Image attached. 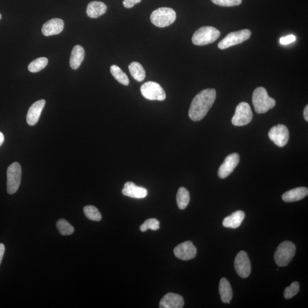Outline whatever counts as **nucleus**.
Returning <instances> with one entry per match:
<instances>
[{
	"label": "nucleus",
	"instance_id": "obj_1",
	"mask_svg": "<svg viewBox=\"0 0 308 308\" xmlns=\"http://www.w3.org/2000/svg\"><path fill=\"white\" fill-rule=\"evenodd\" d=\"M216 96L214 89H205L197 94L192 101L188 113L191 120L197 122L205 118L214 103Z\"/></svg>",
	"mask_w": 308,
	"mask_h": 308
},
{
	"label": "nucleus",
	"instance_id": "obj_2",
	"mask_svg": "<svg viewBox=\"0 0 308 308\" xmlns=\"http://www.w3.org/2000/svg\"><path fill=\"white\" fill-rule=\"evenodd\" d=\"M252 103L257 113H266L276 105V101L268 96L267 90L263 87L256 88L252 95Z\"/></svg>",
	"mask_w": 308,
	"mask_h": 308
},
{
	"label": "nucleus",
	"instance_id": "obj_3",
	"mask_svg": "<svg viewBox=\"0 0 308 308\" xmlns=\"http://www.w3.org/2000/svg\"><path fill=\"white\" fill-rule=\"evenodd\" d=\"M220 32L214 27H204L194 33L192 41L195 45L204 46L214 42L218 39Z\"/></svg>",
	"mask_w": 308,
	"mask_h": 308
},
{
	"label": "nucleus",
	"instance_id": "obj_4",
	"mask_svg": "<svg viewBox=\"0 0 308 308\" xmlns=\"http://www.w3.org/2000/svg\"><path fill=\"white\" fill-rule=\"evenodd\" d=\"M176 18L175 10L170 8H160L153 12L150 16L151 23L156 27L165 28L174 23Z\"/></svg>",
	"mask_w": 308,
	"mask_h": 308
},
{
	"label": "nucleus",
	"instance_id": "obj_5",
	"mask_svg": "<svg viewBox=\"0 0 308 308\" xmlns=\"http://www.w3.org/2000/svg\"><path fill=\"white\" fill-rule=\"evenodd\" d=\"M296 253V246L292 242L285 241L278 245L274 253V260L279 267H285L291 262Z\"/></svg>",
	"mask_w": 308,
	"mask_h": 308
},
{
	"label": "nucleus",
	"instance_id": "obj_6",
	"mask_svg": "<svg viewBox=\"0 0 308 308\" xmlns=\"http://www.w3.org/2000/svg\"><path fill=\"white\" fill-rule=\"evenodd\" d=\"M21 168L19 163L14 162L7 170V192L14 194L19 190L21 180Z\"/></svg>",
	"mask_w": 308,
	"mask_h": 308
},
{
	"label": "nucleus",
	"instance_id": "obj_7",
	"mask_svg": "<svg viewBox=\"0 0 308 308\" xmlns=\"http://www.w3.org/2000/svg\"><path fill=\"white\" fill-rule=\"evenodd\" d=\"M251 35V32L248 30L230 33L219 43L218 48L220 49H226L230 47L240 44L248 40Z\"/></svg>",
	"mask_w": 308,
	"mask_h": 308
},
{
	"label": "nucleus",
	"instance_id": "obj_8",
	"mask_svg": "<svg viewBox=\"0 0 308 308\" xmlns=\"http://www.w3.org/2000/svg\"><path fill=\"white\" fill-rule=\"evenodd\" d=\"M140 92L143 96L148 100L164 101L166 94L164 89L158 83L147 82L140 88Z\"/></svg>",
	"mask_w": 308,
	"mask_h": 308
},
{
	"label": "nucleus",
	"instance_id": "obj_9",
	"mask_svg": "<svg viewBox=\"0 0 308 308\" xmlns=\"http://www.w3.org/2000/svg\"><path fill=\"white\" fill-rule=\"evenodd\" d=\"M253 113L248 103H241L238 105L232 123L236 126H243L251 122Z\"/></svg>",
	"mask_w": 308,
	"mask_h": 308
},
{
	"label": "nucleus",
	"instance_id": "obj_10",
	"mask_svg": "<svg viewBox=\"0 0 308 308\" xmlns=\"http://www.w3.org/2000/svg\"><path fill=\"white\" fill-rule=\"evenodd\" d=\"M270 139L278 147H284L288 142L289 134L288 129L284 125L274 126L268 133Z\"/></svg>",
	"mask_w": 308,
	"mask_h": 308
},
{
	"label": "nucleus",
	"instance_id": "obj_11",
	"mask_svg": "<svg viewBox=\"0 0 308 308\" xmlns=\"http://www.w3.org/2000/svg\"><path fill=\"white\" fill-rule=\"evenodd\" d=\"M235 268L239 276L246 278L251 272V264L247 255L244 251L238 253L235 260Z\"/></svg>",
	"mask_w": 308,
	"mask_h": 308
},
{
	"label": "nucleus",
	"instance_id": "obj_12",
	"mask_svg": "<svg viewBox=\"0 0 308 308\" xmlns=\"http://www.w3.org/2000/svg\"><path fill=\"white\" fill-rule=\"evenodd\" d=\"M173 252L177 258L182 260H189L197 256V249L193 242L187 241L177 245Z\"/></svg>",
	"mask_w": 308,
	"mask_h": 308
},
{
	"label": "nucleus",
	"instance_id": "obj_13",
	"mask_svg": "<svg viewBox=\"0 0 308 308\" xmlns=\"http://www.w3.org/2000/svg\"><path fill=\"white\" fill-rule=\"evenodd\" d=\"M239 162H240V156L238 154L233 153L228 155L219 169L218 176L220 178H226L229 176L237 168Z\"/></svg>",
	"mask_w": 308,
	"mask_h": 308
},
{
	"label": "nucleus",
	"instance_id": "obj_14",
	"mask_svg": "<svg viewBox=\"0 0 308 308\" xmlns=\"http://www.w3.org/2000/svg\"><path fill=\"white\" fill-rule=\"evenodd\" d=\"M184 302L183 297L173 293H169L162 299L159 304L161 308H182Z\"/></svg>",
	"mask_w": 308,
	"mask_h": 308
},
{
	"label": "nucleus",
	"instance_id": "obj_15",
	"mask_svg": "<svg viewBox=\"0 0 308 308\" xmlns=\"http://www.w3.org/2000/svg\"><path fill=\"white\" fill-rule=\"evenodd\" d=\"M45 103L44 100H41L32 105L27 116V121L29 125L34 126L38 122Z\"/></svg>",
	"mask_w": 308,
	"mask_h": 308
},
{
	"label": "nucleus",
	"instance_id": "obj_16",
	"mask_svg": "<svg viewBox=\"0 0 308 308\" xmlns=\"http://www.w3.org/2000/svg\"><path fill=\"white\" fill-rule=\"evenodd\" d=\"M64 28V22L60 19H53L43 24L42 32L45 36L57 35L61 34Z\"/></svg>",
	"mask_w": 308,
	"mask_h": 308
},
{
	"label": "nucleus",
	"instance_id": "obj_17",
	"mask_svg": "<svg viewBox=\"0 0 308 308\" xmlns=\"http://www.w3.org/2000/svg\"><path fill=\"white\" fill-rule=\"evenodd\" d=\"M122 193L127 197L136 199L146 198L148 194L146 188L137 186L132 182H126L125 184Z\"/></svg>",
	"mask_w": 308,
	"mask_h": 308
},
{
	"label": "nucleus",
	"instance_id": "obj_18",
	"mask_svg": "<svg viewBox=\"0 0 308 308\" xmlns=\"http://www.w3.org/2000/svg\"><path fill=\"white\" fill-rule=\"evenodd\" d=\"M308 189L306 187H298L286 192L282 196V200L286 202H294L302 200L307 197Z\"/></svg>",
	"mask_w": 308,
	"mask_h": 308
},
{
	"label": "nucleus",
	"instance_id": "obj_19",
	"mask_svg": "<svg viewBox=\"0 0 308 308\" xmlns=\"http://www.w3.org/2000/svg\"><path fill=\"white\" fill-rule=\"evenodd\" d=\"M107 7L101 1L90 2L86 10L87 15L92 19H97L106 12Z\"/></svg>",
	"mask_w": 308,
	"mask_h": 308
},
{
	"label": "nucleus",
	"instance_id": "obj_20",
	"mask_svg": "<svg viewBox=\"0 0 308 308\" xmlns=\"http://www.w3.org/2000/svg\"><path fill=\"white\" fill-rule=\"evenodd\" d=\"M85 56V50L81 46L76 45L74 47L70 59V65L72 69L77 70L81 66Z\"/></svg>",
	"mask_w": 308,
	"mask_h": 308
},
{
	"label": "nucleus",
	"instance_id": "obj_21",
	"mask_svg": "<svg viewBox=\"0 0 308 308\" xmlns=\"http://www.w3.org/2000/svg\"><path fill=\"white\" fill-rule=\"evenodd\" d=\"M245 213L242 211L235 212L233 214L226 217L223 222V225L226 228H237L241 225L244 219Z\"/></svg>",
	"mask_w": 308,
	"mask_h": 308
},
{
	"label": "nucleus",
	"instance_id": "obj_22",
	"mask_svg": "<svg viewBox=\"0 0 308 308\" xmlns=\"http://www.w3.org/2000/svg\"><path fill=\"white\" fill-rule=\"evenodd\" d=\"M219 293L223 303L229 304L233 299V292L230 282L226 278L221 279Z\"/></svg>",
	"mask_w": 308,
	"mask_h": 308
},
{
	"label": "nucleus",
	"instance_id": "obj_23",
	"mask_svg": "<svg viewBox=\"0 0 308 308\" xmlns=\"http://www.w3.org/2000/svg\"><path fill=\"white\" fill-rule=\"evenodd\" d=\"M129 69L132 77L138 82H142L146 77V71L142 65L137 62H133L129 65Z\"/></svg>",
	"mask_w": 308,
	"mask_h": 308
},
{
	"label": "nucleus",
	"instance_id": "obj_24",
	"mask_svg": "<svg viewBox=\"0 0 308 308\" xmlns=\"http://www.w3.org/2000/svg\"><path fill=\"white\" fill-rule=\"evenodd\" d=\"M190 201L189 192L184 187H181L177 191L176 195V202L180 209L186 208Z\"/></svg>",
	"mask_w": 308,
	"mask_h": 308
},
{
	"label": "nucleus",
	"instance_id": "obj_25",
	"mask_svg": "<svg viewBox=\"0 0 308 308\" xmlns=\"http://www.w3.org/2000/svg\"><path fill=\"white\" fill-rule=\"evenodd\" d=\"M110 71L116 80L123 85H129L130 81L128 75L122 71L120 68L115 65H112Z\"/></svg>",
	"mask_w": 308,
	"mask_h": 308
},
{
	"label": "nucleus",
	"instance_id": "obj_26",
	"mask_svg": "<svg viewBox=\"0 0 308 308\" xmlns=\"http://www.w3.org/2000/svg\"><path fill=\"white\" fill-rule=\"evenodd\" d=\"M57 228L61 235L68 236L74 233L73 226L64 219H61L57 222Z\"/></svg>",
	"mask_w": 308,
	"mask_h": 308
},
{
	"label": "nucleus",
	"instance_id": "obj_27",
	"mask_svg": "<svg viewBox=\"0 0 308 308\" xmlns=\"http://www.w3.org/2000/svg\"><path fill=\"white\" fill-rule=\"evenodd\" d=\"M48 64V60L45 57H40L33 61L29 65L28 69L32 72H37L43 70Z\"/></svg>",
	"mask_w": 308,
	"mask_h": 308
},
{
	"label": "nucleus",
	"instance_id": "obj_28",
	"mask_svg": "<svg viewBox=\"0 0 308 308\" xmlns=\"http://www.w3.org/2000/svg\"><path fill=\"white\" fill-rule=\"evenodd\" d=\"M83 212L87 218L93 221L99 222L102 219V215L96 206L93 205H86L83 208Z\"/></svg>",
	"mask_w": 308,
	"mask_h": 308
},
{
	"label": "nucleus",
	"instance_id": "obj_29",
	"mask_svg": "<svg viewBox=\"0 0 308 308\" xmlns=\"http://www.w3.org/2000/svg\"><path fill=\"white\" fill-rule=\"evenodd\" d=\"M300 290V285L298 282H292V284L285 289L284 292V298L290 299L298 294Z\"/></svg>",
	"mask_w": 308,
	"mask_h": 308
},
{
	"label": "nucleus",
	"instance_id": "obj_30",
	"mask_svg": "<svg viewBox=\"0 0 308 308\" xmlns=\"http://www.w3.org/2000/svg\"><path fill=\"white\" fill-rule=\"evenodd\" d=\"M148 229L157 231L159 229V222L154 218L148 219L145 221L142 226L140 227V230L142 232L146 231Z\"/></svg>",
	"mask_w": 308,
	"mask_h": 308
},
{
	"label": "nucleus",
	"instance_id": "obj_31",
	"mask_svg": "<svg viewBox=\"0 0 308 308\" xmlns=\"http://www.w3.org/2000/svg\"><path fill=\"white\" fill-rule=\"evenodd\" d=\"M215 4L221 6L231 7L240 5L242 0H211Z\"/></svg>",
	"mask_w": 308,
	"mask_h": 308
},
{
	"label": "nucleus",
	"instance_id": "obj_32",
	"mask_svg": "<svg viewBox=\"0 0 308 308\" xmlns=\"http://www.w3.org/2000/svg\"><path fill=\"white\" fill-rule=\"evenodd\" d=\"M296 40V36L293 35H289L284 37H281L280 39V42L281 45H288L289 43L295 42Z\"/></svg>",
	"mask_w": 308,
	"mask_h": 308
},
{
	"label": "nucleus",
	"instance_id": "obj_33",
	"mask_svg": "<svg viewBox=\"0 0 308 308\" xmlns=\"http://www.w3.org/2000/svg\"><path fill=\"white\" fill-rule=\"evenodd\" d=\"M141 1L142 0H124L123 4L126 8H132L134 5Z\"/></svg>",
	"mask_w": 308,
	"mask_h": 308
},
{
	"label": "nucleus",
	"instance_id": "obj_34",
	"mask_svg": "<svg viewBox=\"0 0 308 308\" xmlns=\"http://www.w3.org/2000/svg\"><path fill=\"white\" fill-rule=\"evenodd\" d=\"M5 250V245L0 243V264H1L3 255H4Z\"/></svg>",
	"mask_w": 308,
	"mask_h": 308
},
{
	"label": "nucleus",
	"instance_id": "obj_35",
	"mask_svg": "<svg viewBox=\"0 0 308 308\" xmlns=\"http://www.w3.org/2000/svg\"><path fill=\"white\" fill-rule=\"evenodd\" d=\"M308 106L307 105L304 110V117L307 122L308 121Z\"/></svg>",
	"mask_w": 308,
	"mask_h": 308
},
{
	"label": "nucleus",
	"instance_id": "obj_36",
	"mask_svg": "<svg viewBox=\"0 0 308 308\" xmlns=\"http://www.w3.org/2000/svg\"><path fill=\"white\" fill-rule=\"evenodd\" d=\"M4 139L3 134L1 132H0V147L2 146L3 142H4Z\"/></svg>",
	"mask_w": 308,
	"mask_h": 308
},
{
	"label": "nucleus",
	"instance_id": "obj_37",
	"mask_svg": "<svg viewBox=\"0 0 308 308\" xmlns=\"http://www.w3.org/2000/svg\"><path fill=\"white\" fill-rule=\"evenodd\" d=\"M1 17H2L1 14V13H0V20L1 19Z\"/></svg>",
	"mask_w": 308,
	"mask_h": 308
}]
</instances>
